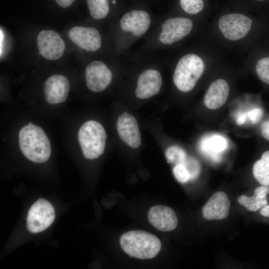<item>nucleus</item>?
<instances>
[{"instance_id": "nucleus-1", "label": "nucleus", "mask_w": 269, "mask_h": 269, "mask_svg": "<svg viewBox=\"0 0 269 269\" xmlns=\"http://www.w3.org/2000/svg\"><path fill=\"white\" fill-rule=\"evenodd\" d=\"M18 144L22 154L29 160L43 163L50 157V141L43 130L29 123L19 132Z\"/></svg>"}, {"instance_id": "nucleus-2", "label": "nucleus", "mask_w": 269, "mask_h": 269, "mask_svg": "<svg viewBox=\"0 0 269 269\" xmlns=\"http://www.w3.org/2000/svg\"><path fill=\"white\" fill-rule=\"evenodd\" d=\"M123 251L131 257L149 259L159 253L161 244L154 235L142 230H133L124 233L120 239Z\"/></svg>"}, {"instance_id": "nucleus-3", "label": "nucleus", "mask_w": 269, "mask_h": 269, "mask_svg": "<svg viewBox=\"0 0 269 269\" xmlns=\"http://www.w3.org/2000/svg\"><path fill=\"white\" fill-rule=\"evenodd\" d=\"M205 69L203 60L194 54L182 57L175 68L173 81L176 88L182 92H188L195 86Z\"/></svg>"}, {"instance_id": "nucleus-4", "label": "nucleus", "mask_w": 269, "mask_h": 269, "mask_svg": "<svg viewBox=\"0 0 269 269\" xmlns=\"http://www.w3.org/2000/svg\"><path fill=\"white\" fill-rule=\"evenodd\" d=\"M107 134L99 122L90 120L84 123L78 133V139L84 157L95 159L103 154Z\"/></svg>"}, {"instance_id": "nucleus-5", "label": "nucleus", "mask_w": 269, "mask_h": 269, "mask_svg": "<svg viewBox=\"0 0 269 269\" xmlns=\"http://www.w3.org/2000/svg\"><path fill=\"white\" fill-rule=\"evenodd\" d=\"M55 219V211L51 204L40 198L30 207L27 214L26 225L28 231L37 233L49 227Z\"/></svg>"}, {"instance_id": "nucleus-6", "label": "nucleus", "mask_w": 269, "mask_h": 269, "mask_svg": "<svg viewBox=\"0 0 269 269\" xmlns=\"http://www.w3.org/2000/svg\"><path fill=\"white\" fill-rule=\"evenodd\" d=\"M252 20L240 13H231L221 16L218 21L219 28L223 35L232 41L240 40L249 32Z\"/></svg>"}, {"instance_id": "nucleus-7", "label": "nucleus", "mask_w": 269, "mask_h": 269, "mask_svg": "<svg viewBox=\"0 0 269 269\" xmlns=\"http://www.w3.org/2000/svg\"><path fill=\"white\" fill-rule=\"evenodd\" d=\"M192 21L186 17L170 18L161 25V30L158 36L163 44L172 45L187 36L193 28Z\"/></svg>"}, {"instance_id": "nucleus-8", "label": "nucleus", "mask_w": 269, "mask_h": 269, "mask_svg": "<svg viewBox=\"0 0 269 269\" xmlns=\"http://www.w3.org/2000/svg\"><path fill=\"white\" fill-rule=\"evenodd\" d=\"M36 43L39 54L47 60H57L64 54V41L55 31L42 30L38 34Z\"/></svg>"}, {"instance_id": "nucleus-9", "label": "nucleus", "mask_w": 269, "mask_h": 269, "mask_svg": "<svg viewBox=\"0 0 269 269\" xmlns=\"http://www.w3.org/2000/svg\"><path fill=\"white\" fill-rule=\"evenodd\" d=\"M85 78L88 88L94 92H101L111 84L113 74L102 61L95 60L88 65L85 70Z\"/></svg>"}, {"instance_id": "nucleus-10", "label": "nucleus", "mask_w": 269, "mask_h": 269, "mask_svg": "<svg viewBox=\"0 0 269 269\" xmlns=\"http://www.w3.org/2000/svg\"><path fill=\"white\" fill-rule=\"evenodd\" d=\"M69 39L81 48L94 52L99 50L102 45V37L95 28L75 26L68 32Z\"/></svg>"}, {"instance_id": "nucleus-11", "label": "nucleus", "mask_w": 269, "mask_h": 269, "mask_svg": "<svg viewBox=\"0 0 269 269\" xmlns=\"http://www.w3.org/2000/svg\"><path fill=\"white\" fill-rule=\"evenodd\" d=\"M117 129L121 139L133 149L138 148L141 138L136 119L128 112H124L118 118Z\"/></svg>"}, {"instance_id": "nucleus-12", "label": "nucleus", "mask_w": 269, "mask_h": 269, "mask_svg": "<svg viewBox=\"0 0 269 269\" xmlns=\"http://www.w3.org/2000/svg\"><path fill=\"white\" fill-rule=\"evenodd\" d=\"M70 84L65 76L54 74L50 76L45 81L43 91L46 102L55 105L65 102L68 96Z\"/></svg>"}, {"instance_id": "nucleus-13", "label": "nucleus", "mask_w": 269, "mask_h": 269, "mask_svg": "<svg viewBox=\"0 0 269 269\" xmlns=\"http://www.w3.org/2000/svg\"><path fill=\"white\" fill-rule=\"evenodd\" d=\"M162 85V76L158 70L154 69L145 70L138 76L135 95L141 99L151 98L159 93Z\"/></svg>"}, {"instance_id": "nucleus-14", "label": "nucleus", "mask_w": 269, "mask_h": 269, "mask_svg": "<svg viewBox=\"0 0 269 269\" xmlns=\"http://www.w3.org/2000/svg\"><path fill=\"white\" fill-rule=\"evenodd\" d=\"M230 205L227 195L223 191H217L203 206L202 216L208 220L225 219L229 215Z\"/></svg>"}, {"instance_id": "nucleus-15", "label": "nucleus", "mask_w": 269, "mask_h": 269, "mask_svg": "<svg viewBox=\"0 0 269 269\" xmlns=\"http://www.w3.org/2000/svg\"><path fill=\"white\" fill-rule=\"evenodd\" d=\"M150 22L148 12L143 10H133L122 17L120 24L123 31L130 32L134 36L139 37L147 31Z\"/></svg>"}, {"instance_id": "nucleus-16", "label": "nucleus", "mask_w": 269, "mask_h": 269, "mask_svg": "<svg viewBox=\"0 0 269 269\" xmlns=\"http://www.w3.org/2000/svg\"><path fill=\"white\" fill-rule=\"evenodd\" d=\"M149 223L157 230L168 232L175 229L178 224L175 212L171 208L163 205H155L148 213Z\"/></svg>"}, {"instance_id": "nucleus-17", "label": "nucleus", "mask_w": 269, "mask_h": 269, "mask_svg": "<svg viewBox=\"0 0 269 269\" xmlns=\"http://www.w3.org/2000/svg\"><path fill=\"white\" fill-rule=\"evenodd\" d=\"M230 93V87L224 79H218L208 88L204 97V104L209 110H216L222 107L227 102Z\"/></svg>"}, {"instance_id": "nucleus-18", "label": "nucleus", "mask_w": 269, "mask_h": 269, "mask_svg": "<svg viewBox=\"0 0 269 269\" xmlns=\"http://www.w3.org/2000/svg\"><path fill=\"white\" fill-rule=\"evenodd\" d=\"M226 138L219 134L207 135L202 138L200 148L202 152L213 159L226 151L228 147Z\"/></svg>"}, {"instance_id": "nucleus-19", "label": "nucleus", "mask_w": 269, "mask_h": 269, "mask_svg": "<svg viewBox=\"0 0 269 269\" xmlns=\"http://www.w3.org/2000/svg\"><path fill=\"white\" fill-rule=\"evenodd\" d=\"M269 194V186L262 185L255 190L252 197L242 195L238 198L240 204L248 210L256 212L268 204L267 195Z\"/></svg>"}, {"instance_id": "nucleus-20", "label": "nucleus", "mask_w": 269, "mask_h": 269, "mask_svg": "<svg viewBox=\"0 0 269 269\" xmlns=\"http://www.w3.org/2000/svg\"><path fill=\"white\" fill-rule=\"evenodd\" d=\"M255 179L262 185L269 186V150L265 151L253 166Z\"/></svg>"}, {"instance_id": "nucleus-21", "label": "nucleus", "mask_w": 269, "mask_h": 269, "mask_svg": "<svg viewBox=\"0 0 269 269\" xmlns=\"http://www.w3.org/2000/svg\"><path fill=\"white\" fill-rule=\"evenodd\" d=\"M91 16L96 19L104 18L110 10L108 0H87Z\"/></svg>"}, {"instance_id": "nucleus-22", "label": "nucleus", "mask_w": 269, "mask_h": 269, "mask_svg": "<svg viewBox=\"0 0 269 269\" xmlns=\"http://www.w3.org/2000/svg\"><path fill=\"white\" fill-rule=\"evenodd\" d=\"M256 71L259 78L269 85V57L263 58L258 61Z\"/></svg>"}, {"instance_id": "nucleus-23", "label": "nucleus", "mask_w": 269, "mask_h": 269, "mask_svg": "<svg viewBox=\"0 0 269 269\" xmlns=\"http://www.w3.org/2000/svg\"><path fill=\"white\" fill-rule=\"evenodd\" d=\"M180 4L184 11L192 14L198 13L204 7L203 0H180Z\"/></svg>"}, {"instance_id": "nucleus-24", "label": "nucleus", "mask_w": 269, "mask_h": 269, "mask_svg": "<svg viewBox=\"0 0 269 269\" xmlns=\"http://www.w3.org/2000/svg\"><path fill=\"white\" fill-rule=\"evenodd\" d=\"M263 114L262 109L256 108L251 111L248 115L252 123L255 124L260 121L263 116Z\"/></svg>"}, {"instance_id": "nucleus-25", "label": "nucleus", "mask_w": 269, "mask_h": 269, "mask_svg": "<svg viewBox=\"0 0 269 269\" xmlns=\"http://www.w3.org/2000/svg\"><path fill=\"white\" fill-rule=\"evenodd\" d=\"M261 133L263 137L269 141V118L262 123L261 127Z\"/></svg>"}, {"instance_id": "nucleus-26", "label": "nucleus", "mask_w": 269, "mask_h": 269, "mask_svg": "<svg viewBox=\"0 0 269 269\" xmlns=\"http://www.w3.org/2000/svg\"><path fill=\"white\" fill-rule=\"evenodd\" d=\"M60 6L66 8L70 6L76 0H55Z\"/></svg>"}, {"instance_id": "nucleus-27", "label": "nucleus", "mask_w": 269, "mask_h": 269, "mask_svg": "<svg viewBox=\"0 0 269 269\" xmlns=\"http://www.w3.org/2000/svg\"><path fill=\"white\" fill-rule=\"evenodd\" d=\"M260 214L264 217H269V205L263 207L260 211Z\"/></svg>"}, {"instance_id": "nucleus-28", "label": "nucleus", "mask_w": 269, "mask_h": 269, "mask_svg": "<svg viewBox=\"0 0 269 269\" xmlns=\"http://www.w3.org/2000/svg\"><path fill=\"white\" fill-rule=\"evenodd\" d=\"M259 0V1H263V0Z\"/></svg>"}]
</instances>
